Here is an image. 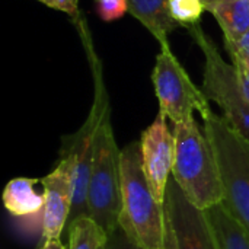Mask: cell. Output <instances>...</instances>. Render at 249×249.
I'll return each instance as SVG.
<instances>
[{
    "instance_id": "4",
    "label": "cell",
    "mask_w": 249,
    "mask_h": 249,
    "mask_svg": "<svg viewBox=\"0 0 249 249\" xmlns=\"http://www.w3.org/2000/svg\"><path fill=\"white\" fill-rule=\"evenodd\" d=\"M123 207L121 150L117 146L111 124V108L105 111L95 137V152L88 190L89 216L108 233L120 229Z\"/></svg>"
},
{
    "instance_id": "8",
    "label": "cell",
    "mask_w": 249,
    "mask_h": 249,
    "mask_svg": "<svg viewBox=\"0 0 249 249\" xmlns=\"http://www.w3.org/2000/svg\"><path fill=\"white\" fill-rule=\"evenodd\" d=\"M166 120L159 112L140 139L143 172L155 198L160 204L166 203V190L175 160V136L171 133Z\"/></svg>"
},
{
    "instance_id": "2",
    "label": "cell",
    "mask_w": 249,
    "mask_h": 249,
    "mask_svg": "<svg viewBox=\"0 0 249 249\" xmlns=\"http://www.w3.org/2000/svg\"><path fill=\"white\" fill-rule=\"evenodd\" d=\"M175 160L172 179L187 200L201 212L225 200L214 150L194 117L174 125Z\"/></svg>"
},
{
    "instance_id": "6",
    "label": "cell",
    "mask_w": 249,
    "mask_h": 249,
    "mask_svg": "<svg viewBox=\"0 0 249 249\" xmlns=\"http://www.w3.org/2000/svg\"><path fill=\"white\" fill-rule=\"evenodd\" d=\"M204 54L203 92L209 101L217 104L222 117L249 143V102L238 88L235 66L228 63L216 44L204 34L200 23L187 28Z\"/></svg>"
},
{
    "instance_id": "14",
    "label": "cell",
    "mask_w": 249,
    "mask_h": 249,
    "mask_svg": "<svg viewBox=\"0 0 249 249\" xmlns=\"http://www.w3.org/2000/svg\"><path fill=\"white\" fill-rule=\"evenodd\" d=\"M225 34L226 42H238L249 31V0H233L209 9Z\"/></svg>"
},
{
    "instance_id": "22",
    "label": "cell",
    "mask_w": 249,
    "mask_h": 249,
    "mask_svg": "<svg viewBox=\"0 0 249 249\" xmlns=\"http://www.w3.org/2000/svg\"><path fill=\"white\" fill-rule=\"evenodd\" d=\"M235 44H238L242 50H245V51H248L249 53V31L238 41V42H235Z\"/></svg>"
},
{
    "instance_id": "17",
    "label": "cell",
    "mask_w": 249,
    "mask_h": 249,
    "mask_svg": "<svg viewBox=\"0 0 249 249\" xmlns=\"http://www.w3.org/2000/svg\"><path fill=\"white\" fill-rule=\"evenodd\" d=\"M96 13L105 22H112L120 19L125 12H128L127 0H95Z\"/></svg>"
},
{
    "instance_id": "16",
    "label": "cell",
    "mask_w": 249,
    "mask_h": 249,
    "mask_svg": "<svg viewBox=\"0 0 249 249\" xmlns=\"http://www.w3.org/2000/svg\"><path fill=\"white\" fill-rule=\"evenodd\" d=\"M203 12L206 7L201 0H169V13L182 28L200 23Z\"/></svg>"
},
{
    "instance_id": "18",
    "label": "cell",
    "mask_w": 249,
    "mask_h": 249,
    "mask_svg": "<svg viewBox=\"0 0 249 249\" xmlns=\"http://www.w3.org/2000/svg\"><path fill=\"white\" fill-rule=\"evenodd\" d=\"M225 48L228 51V54L232 58V64L235 66V69L242 73L244 76H247L249 79V53L242 50L238 44L235 42H226L225 41Z\"/></svg>"
},
{
    "instance_id": "12",
    "label": "cell",
    "mask_w": 249,
    "mask_h": 249,
    "mask_svg": "<svg viewBox=\"0 0 249 249\" xmlns=\"http://www.w3.org/2000/svg\"><path fill=\"white\" fill-rule=\"evenodd\" d=\"M128 12L140 20L160 45L169 44V32L182 28L169 13V0H127Z\"/></svg>"
},
{
    "instance_id": "11",
    "label": "cell",
    "mask_w": 249,
    "mask_h": 249,
    "mask_svg": "<svg viewBox=\"0 0 249 249\" xmlns=\"http://www.w3.org/2000/svg\"><path fill=\"white\" fill-rule=\"evenodd\" d=\"M36 179L13 178L7 182L3 191V204L6 210L19 219H41L44 209V194L38 193Z\"/></svg>"
},
{
    "instance_id": "19",
    "label": "cell",
    "mask_w": 249,
    "mask_h": 249,
    "mask_svg": "<svg viewBox=\"0 0 249 249\" xmlns=\"http://www.w3.org/2000/svg\"><path fill=\"white\" fill-rule=\"evenodd\" d=\"M41 3H44L48 7H53L55 10H61L70 16H73L74 19L79 18V12H77V3L79 0H38Z\"/></svg>"
},
{
    "instance_id": "7",
    "label": "cell",
    "mask_w": 249,
    "mask_h": 249,
    "mask_svg": "<svg viewBox=\"0 0 249 249\" xmlns=\"http://www.w3.org/2000/svg\"><path fill=\"white\" fill-rule=\"evenodd\" d=\"M152 80L159 101V112L171 120L174 125L190 120L194 112H198L203 118L212 111L203 89L194 85L169 44L160 45Z\"/></svg>"
},
{
    "instance_id": "24",
    "label": "cell",
    "mask_w": 249,
    "mask_h": 249,
    "mask_svg": "<svg viewBox=\"0 0 249 249\" xmlns=\"http://www.w3.org/2000/svg\"><path fill=\"white\" fill-rule=\"evenodd\" d=\"M104 249H105V248H104Z\"/></svg>"
},
{
    "instance_id": "13",
    "label": "cell",
    "mask_w": 249,
    "mask_h": 249,
    "mask_svg": "<svg viewBox=\"0 0 249 249\" xmlns=\"http://www.w3.org/2000/svg\"><path fill=\"white\" fill-rule=\"evenodd\" d=\"M217 249H249V233L232 217L223 204L204 212Z\"/></svg>"
},
{
    "instance_id": "23",
    "label": "cell",
    "mask_w": 249,
    "mask_h": 249,
    "mask_svg": "<svg viewBox=\"0 0 249 249\" xmlns=\"http://www.w3.org/2000/svg\"><path fill=\"white\" fill-rule=\"evenodd\" d=\"M201 1H203V4H204V7H206V12H207L209 9H212V7L216 6V4L226 3V1H233V0H201Z\"/></svg>"
},
{
    "instance_id": "1",
    "label": "cell",
    "mask_w": 249,
    "mask_h": 249,
    "mask_svg": "<svg viewBox=\"0 0 249 249\" xmlns=\"http://www.w3.org/2000/svg\"><path fill=\"white\" fill-rule=\"evenodd\" d=\"M121 194L120 229L131 242L142 249H177L166 203L155 198L146 181L140 142L121 150Z\"/></svg>"
},
{
    "instance_id": "3",
    "label": "cell",
    "mask_w": 249,
    "mask_h": 249,
    "mask_svg": "<svg viewBox=\"0 0 249 249\" xmlns=\"http://www.w3.org/2000/svg\"><path fill=\"white\" fill-rule=\"evenodd\" d=\"M203 128L217 159L225 191L222 204L249 233V143L213 109L203 117Z\"/></svg>"
},
{
    "instance_id": "15",
    "label": "cell",
    "mask_w": 249,
    "mask_h": 249,
    "mask_svg": "<svg viewBox=\"0 0 249 249\" xmlns=\"http://www.w3.org/2000/svg\"><path fill=\"white\" fill-rule=\"evenodd\" d=\"M69 248L67 249H104L109 236L90 216H82L67 225Z\"/></svg>"
},
{
    "instance_id": "21",
    "label": "cell",
    "mask_w": 249,
    "mask_h": 249,
    "mask_svg": "<svg viewBox=\"0 0 249 249\" xmlns=\"http://www.w3.org/2000/svg\"><path fill=\"white\" fill-rule=\"evenodd\" d=\"M38 249H67L60 239H42Z\"/></svg>"
},
{
    "instance_id": "5",
    "label": "cell",
    "mask_w": 249,
    "mask_h": 249,
    "mask_svg": "<svg viewBox=\"0 0 249 249\" xmlns=\"http://www.w3.org/2000/svg\"><path fill=\"white\" fill-rule=\"evenodd\" d=\"M85 45L89 54V61L92 66V73L95 79V99L90 108V112L82 127L66 137H63V146L60 150V156H67L73 162V179H74V191H73V206L69 217V223L77 217L89 216L88 209V190H89V177L92 169L93 152H95V137L102 120V115L109 107V99L107 93V88L102 77L101 64L93 53L90 39L88 36V29L82 31ZM67 223V225H69Z\"/></svg>"
},
{
    "instance_id": "20",
    "label": "cell",
    "mask_w": 249,
    "mask_h": 249,
    "mask_svg": "<svg viewBox=\"0 0 249 249\" xmlns=\"http://www.w3.org/2000/svg\"><path fill=\"white\" fill-rule=\"evenodd\" d=\"M105 249H142L140 247H137L134 242H131L127 235L118 229L114 235L109 236L107 245H105Z\"/></svg>"
},
{
    "instance_id": "9",
    "label": "cell",
    "mask_w": 249,
    "mask_h": 249,
    "mask_svg": "<svg viewBox=\"0 0 249 249\" xmlns=\"http://www.w3.org/2000/svg\"><path fill=\"white\" fill-rule=\"evenodd\" d=\"M44 194V209L39 219L42 239H60L69 223L73 206V162L61 156L57 166L41 179Z\"/></svg>"
},
{
    "instance_id": "10",
    "label": "cell",
    "mask_w": 249,
    "mask_h": 249,
    "mask_svg": "<svg viewBox=\"0 0 249 249\" xmlns=\"http://www.w3.org/2000/svg\"><path fill=\"white\" fill-rule=\"evenodd\" d=\"M166 207L175 232L177 249H217L204 212L187 200L172 177L166 190Z\"/></svg>"
}]
</instances>
